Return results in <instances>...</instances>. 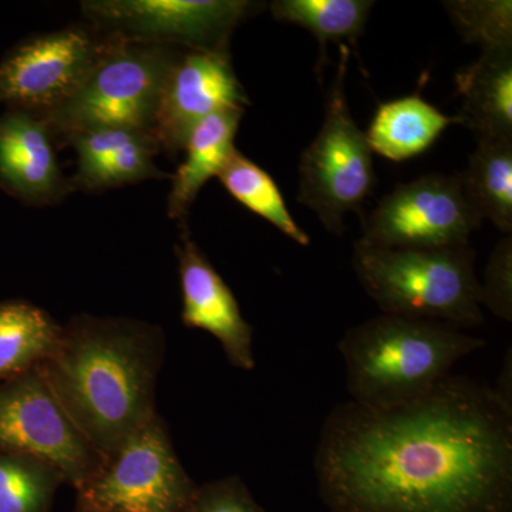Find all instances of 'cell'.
<instances>
[{"label": "cell", "instance_id": "cell-1", "mask_svg": "<svg viewBox=\"0 0 512 512\" xmlns=\"http://www.w3.org/2000/svg\"><path fill=\"white\" fill-rule=\"evenodd\" d=\"M313 470L332 512H512V404L461 376L389 409L350 400Z\"/></svg>", "mask_w": 512, "mask_h": 512}, {"label": "cell", "instance_id": "cell-2", "mask_svg": "<svg viewBox=\"0 0 512 512\" xmlns=\"http://www.w3.org/2000/svg\"><path fill=\"white\" fill-rule=\"evenodd\" d=\"M163 335L146 323L80 316L40 363L63 412L97 456L110 460L156 417Z\"/></svg>", "mask_w": 512, "mask_h": 512}, {"label": "cell", "instance_id": "cell-3", "mask_svg": "<svg viewBox=\"0 0 512 512\" xmlns=\"http://www.w3.org/2000/svg\"><path fill=\"white\" fill-rule=\"evenodd\" d=\"M338 348L352 402L389 409L429 393L485 342L444 323L382 313L350 328Z\"/></svg>", "mask_w": 512, "mask_h": 512}, {"label": "cell", "instance_id": "cell-4", "mask_svg": "<svg viewBox=\"0 0 512 512\" xmlns=\"http://www.w3.org/2000/svg\"><path fill=\"white\" fill-rule=\"evenodd\" d=\"M353 271L384 315L431 320L463 330L485 323L476 251L467 245L389 249L356 241Z\"/></svg>", "mask_w": 512, "mask_h": 512}, {"label": "cell", "instance_id": "cell-5", "mask_svg": "<svg viewBox=\"0 0 512 512\" xmlns=\"http://www.w3.org/2000/svg\"><path fill=\"white\" fill-rule=\"evenodd\" d=\"M183 50L104 37L86 77L62 106L45 116L47 123L66 137L101 127L153 134L165 80Z\"/></svg>", "mask_w": 512, "mask_h": 512}, {"label": "cell", "instance_id": "cell-6", "mask_svg": "<svg viewBox=\"0 0 512 512\" xmlns=\"http://www.w3.org/2000/svg\"><path fill=\"white\" fill-rule=\"evenodd\" d=\"M350 49L340 45L338 72L326 100L318 136L303 150L299 163V204L318 215L330 234L342 235L348 212L362 211L376 185L373 153L365 131L350 113L346 76Z\"/></svg>", "mask_w": 512, "mask_h": 512}, {"label": "cell", "instance_id": "cell-7", "mask_svg": "<svg viewBox=\"0 0 512 512\" xmlns=\"http://www.w3.org/2000/svg\"><path fill=\"white\" fill-rule=\"evenodd\" d=\"M262 6L248 0H87L82 12L93 29L111 39L229 52L239 23Z\"/></svg>", "mask_w": 512, "mask_h": 512}, {"label": "cell", "instance_id": "cell-8", "mask_svg": "<svg viewBox=\"0 0 512 512\" xmlns=\"http://www.w3.org/2000/svg\"><path fill=\"white\" fill-rule=\"evenodd\" d=\"M80 491L100 512H190L197 495L157 416Z\"/></svg>", "mask_w": 512, "mask_h": 512}, {"label": "cell", "instance_id": "cell-9", "mask_svg": "<svg viewBox=\"0 0 512 512\" xmlns=\"http://www.w3.org/2000/svg\"><path fill=\"white\" fill-rule=\"evenodd\" d=\"M481 222L458 174H426L384 195L363 218L359 241L389 249L458 247L470 244Z\"/></svg>", "mask_w": 512, "mask_h": 512}, {"label": "cell", "instance_id": "cell-10", "mask_svg": "<svg viewBox=\"0 0 512 512\" xmlns=\"http://www.w3.org/2000/svg\"><path fill=\"white\" fill-rule=\"evenodd\" d=\"M0 453L46 461L79 488L104 466L63 412L39 366L0 386Z\"/></svg>", "mask_w": 512, "mask_h": 512}, {"label": "cell", "instance_id": "cell-11", "mask_svg": "<svg viewBox=\"0 0 512 512\" xmlns=\"http://www.w3.org/2000/svg\"><path fill=\"white\" fill-rule=\"evenodd\" d=\"M103 43L77 26L23 40L0 62V104L47 116L76 92Z\"/></svg>", "mask_w": 512, "mask_h": 512}, {"label": "cell", "instance_id": "cell-12", "mask_svg": "<svg viewBox=\"0 0 512 512\" xmlns=\"http://www.w3.org/2000/svg\"><path fill=\"white\" fill-rule=\"evenodd\" d=\"M248 94L229 52L183 50L165 80L153 136L170 156L184 151L192 128L217 111L245 110Z\"/></svg>", "mask_w": 512, "mask_h": 512}, {"label": "cell", "instance_id": "cell-13", "mask_svg": "<svg viewBox=\"0 0 512 512\" xmlns=\"http://www.w3.org/2000/svg\"><path fill=\"white\" fill-rule=\"evenodd\" d=\"M183 291V322L205 330L221 343L232 366L255 367L254 332L242 316L237 298L184 229L175 247Z\"/></svg>", "mask_w": 512, "mask_h": 512}, {"label": "cell", "instance_id": "cell-14", "mask_svg": "<svg viewBox=\"0 0 512 512\" xmlns=\"http://www.w3.org/2000/svg\"><path fill=\"white\" fill-rule=\"evenodd\" d=\"M52 128L43 116L30 111L0 114V187L29 205H49L72 190L55 146Z\"/></svg>", "mask_w": 512, "mask_h": 512}, {"label": "cell", "instance_id": "cell-15", "mask_svg": "<svg viewBox=\"0 0 512 512\" xmlns=\"http://www.w3.org/2000/svg\"><path fill=\"white\" fill-rule=\"evenodd\" d=\"M77 153L73 184L82 190L100 191L121 185L167 178L154 157L160 153L153 134L124 127H101L67 137Z\"/></svg>", "mask_w": 512, "mask_h": 512}, {"label": "cell", "instance_id": "cell-16", "mask_svg": "<svg viewBox=\"0 0 512 512\" xmlns=\"http://www.w3.org/2000/svg\"><path fill=\"white\" fill-rule=\"evenodd\" d=\"M458 124L481 138H512V49L483 50L456 74Z\"/></svg>", "mask_w": 512, "mask_h": 512}, {"label": "cell", "instance_id": "cell-17", "mask_svg": "<svg viewBox=\"0 0 512 512\" xmlns=\"http://www.w3.org/2000/svg\"><path fill=\"white\" fill-rule=\"evenodd\" d=\"M426 80L423 76L417 92L379 104L365 133L372 153L396 163L412 160L426 153L448 126L458 123L457 117L446 116L421 96Z\"/></svg>", "mask_w": 512, "mask_h": 512}, {"label": "cell", "instance_id": "cell-18", "mask_svg": "<svg viewBox=\"0 0 512 512\" xmlns=\"http://www.w3.org/2000/svg\"><path fill=\"white\" fill-rule=\"evenodd\" d=\"M244 114L245 110L241 109L217 111L192 128L184 148L187 157L171 177L170 218H184L202 187L221 173L235 150V136Z\"/></svg>", "mask_w": 512, "mask_h": 512}, {"label": "cell", "instance_id": "cell-19", "mask_svg": "<svg viewBox=\"0 0 512 512\" xmlns=\"http://www.w3.org/2000/svg\"><path fill=\"white\" fill-rule=\"evenodd\" d=\"M464 197L481 220L512 231V138H481L458 174Z\"/></svg>", "mask_w": 512, "mask_h": 512}, {"label": "cell", "instance_id": "cell-20", "mask_svg": "<svg viewBox=\"0 0 512 512\" xmlns=\"http://www.w3.org/2000/svg\"><path fill=\"white\" fill-rule=\"evenodd\" d=\"M62 328L29 302H0V379H15L52 355Z\"/></svg>", "mask_w": 512, "mask_h": 512}, {"label": "cell", "instance_id": "cell-21", "mask_svg": "<svg viewBox=\"0 0 512 512\" xmlns=\"http://www.w3.org/2000/svg\"><path fill=\"white\" fill-rule=\"evenodd\" d=\"M373 6L372 0H274L269 3L275 20L301 26L318 39V76L329 43L348 40L355 46L365 32Z\"/></svg>", "mask_w": 512, "mask_h": 512}, {"label": "cell", "instance_id": "cell-22", "mask_svg": "<svg viewBox=\"0 0 512 512\" xmlns=\"http://www.w3.org/2000/svg\"><path fill=\"white\" fill-rule=\"evenodd\" d=\"M217 178L239 204L274 225L296 244L302 247L311 244L309 235L293 220L274 178L264 168L239 153L237 148L232 151Z\"/></svg>", "mask_w": 512, "mask_h": 512}, {"label": "cell", "instance_id": "cell-23", "mask_svg": "<svg viewBox=\"0 0 512 512\" xmlns=\"http://www.w3.org/2000/svg\"><path fill=\"white\" fill-rule=\"evenodd\" d=\"M63 474L23 454L0 453V512H46Z\"/></svg>", "mask_w": 512, "mask_h": 512}, {"label": "cell", "instance_id": "cell-24", "mask_svg": "<svg viewBox=\"0 0 512 512\" xmlns=\"http://www.w3.org/2000/svg\"><path fill=\"white\" fill-rule=\"evenodd\" d=\"M443 5L464 42L483 50L512 49L511 0H451Z\"/></svg>", "mask_w": 512, "mask_h": 512}, {"label": "cell", "instance_id": "cell-25", "mask_svg": "<svg viewBox=\"0 0 512 512\" xmlns=\"http://www.w3.org/2000/svg\"><path fill=\"white\" fill-rule=\"evenodd\" d=\"M480 305L497 318L512 320V237H504L495 245L480 282Z\"/></svg>", "mask_w": 512, "mask_h": 512}, {"label": "cell", "instance_id": "cell-26", "mask_svg": "<svg viewBox=\"0 0 512 512\" xmlns=\"http://www.w3.org/2000/svg\"><path fill=\"white\" fill-rule=\"evenodd\" d=\"M190 512H265L252 500L238 478H227L202 488Z\"/></svg>", "mask_w": 512, "mask_h": 512}, {"label": "cell", "instance_id": "cell-27", "mask_svg": "<svg viewBox=\"0 0 512 512\" xmlns=\"http://www.w3.org/2000/svg\"><path fill=\"white\" fill-rule=\"evenodd\" d=\"M511 348L508 349L507 356H505L503 369L498 375L497 383L493 386V390L504 402L512 404V357Z\"/></svg>", "mask_w": 512, "mask_h": 512}, {"label": "cell", "instance_id": "cell-28", "mask_svg": "<svg viewBox=\"0 0 512 512\" xmlns=\"http://www.w3.org/2000/svg\"><path fill=\"white\" fill-rule=\"evenodd\" d=\"M84 512H100V511L86 510V508H84Z\"/></svg>", "mask_w": 512, "mask_h": 512}]
</instances>
